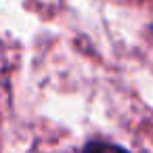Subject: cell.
Returning <instances> with one entry per match:
<instances>
[{
	"label": "cell",
	"instance_id": "1",
	"mask_svg": "<svg viewBox=\"0 0 153 153\" xmlns=\"http://www.w3.org/2000/svg\"><path fill=\"white\" fill-rule=\"evenodd\" d=\"M82 153H128V151L122 149V147H117V145H111V143L94 140V143H88Z\"/></svg>",
	"mask_w": 153,
	"mask_h": 153
}]
</instances>
